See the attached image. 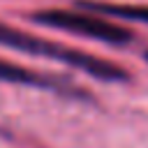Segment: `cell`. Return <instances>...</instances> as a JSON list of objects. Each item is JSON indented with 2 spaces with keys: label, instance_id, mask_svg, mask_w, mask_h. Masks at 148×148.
<instances>
[{
  "label": "cell",
  "instance_id": "obj_1",
  "mask_svg": "<svg viewBox=\"0 0 148 148\" xmlns=\"http://www.w3.org/2000/svg\"><path fill=\"white\" fill-rule=\"evenodd\" d=\"M0 44L7 46V49L30 53V56H42V58L65 62L69 67L83 69L86 74H90L95 79H104V81H125L127 79V72L123 67L109 62V60H102V58H97L92 53L69 49V46H62V44H56V42H44V39L35 37V35L21 32V30L9 28L5 23H0Z\"/></svg>",
  "mask_w": 148,
  "mask_h": 148
},
{
  "label": "cell",
  "instance_id": "obj_2",
  "mask_svg": "<svg viewBox=\"0 0 148 148\" xmlns=\"http://www.w3.org/2000/svg\"><path fill=\"white\" fill-rule=\"evenodd\" d=\"M37 23L42 25H51L58 30H67L74 35H83L90 39H99L113 46H123L132 42V32L104 16L97 14H88L83 12H69V9H46V12H37L32 16Z\"/></svg>",
  "mask_w": 148,
  "mask_h": 148
},
{
  "label": "cell",
  "instance_id": "obj_3",
  "mask_svg": "<svg viewBox=\"0 0 148 148\" xmlns=\"http://www.w3.org/2000/svg\"><path fill=\"white\" fill-rule=\"evenodd\" d=\"M0 81H5V83L32 86V88H44V90H56V92H60V95H81V90L74 88V86L67 83V81H60V79L39 74V72H35V69L18 67V65H14V62H2V60H0Z\"/></svg>",
  "mask_w": 148,
  "mask_h": 148
},
{
  "label": "cell",
  "instance_id": "obj_4",
  "mask_svg": "<svg viewBox=\"0 0 148 148\" xmlns=\"http://www.w3.org/2000/svg\"><path fill=\"white\" fill-rule=\"evenodd\" d=\"M81 9H90L102 16H113V18H127V21H139L148 23V7H136V5H106V2H90L81 0Z\"/></svg>",
  "mask_w": 148,
  "mask_h": 148
},
{
  "label": "cell",
  "instance_id": "obj_5",
  "mask_svg": "<svg viewBox=\"0 0 148 148\" xmlns=\"http://www.w3.org/2000/svg\"><path fill=\"white\" fill-rule=\"evenodd\" d=\"M146 58H148V51H146Z\"/></svg>",
  "mask_w": 148,
  "mask_h": 148
}]
</instances>
